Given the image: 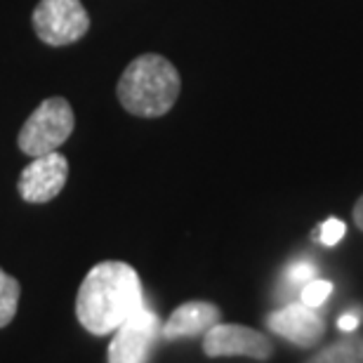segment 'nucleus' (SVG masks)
I'll list each match as a JSON object with an SVG mask.
<instances>
[{
  "label": "nucleus",
  "instance_id": "1",
  "mask_svg": "<svg viewBox=\"0 0 363 363\" xmlns=\"http://www.w3.org/2000/svg\"><path fill=\"white\" fill-rule=\"evenodd\" d=\"M144 307L140 274L118 259L94 264L76 297V316L92 335H111Z\"/></svg>",
  "mask_w": 363,
  "mask_h": 363
},
{
  "label": "nucleus",
  "instance_id": "2",
  "mask_svg": "<svg viewBox=\"0 0 363 363\" xmlns=\"http://www.w3.org/2000/svg\"><path fill=\"white\" fill-rule=\"evenodd\" d=\"M182 81L177 69L161 55H140L123 71L118 99L123 108L140 118H158L175 106Z\"/></svg>",
  "mask_w": 363,
  "mask_h": 363
},
{
  "label": "nucleus",
  "instance_id": "3",
  "mask_svg": "<svg viewBox=\"0 0 363 363\" xmlns=\"http://www.w3.org/2000/svg\"><path fill=\"white\" fill-rule=\"evenodd\" d=\"M74 125L76 116L69 101L64 97H50L21 125L17 144L31 158L52 154L69 140Z\"/></svg>",
  "mask_w": 363,
  "mask_h": 363
},
{
  "label": "nucleus",
  "instance_id": "4",
  "mask_svg": "<svg viewBox=\"0 0 363 363\" xmlns=\"http://www.w3.org/2000/svg\"><path fill=\"white\" fill-rule=\"evenodd\" d=\"M33 28L43 43L62 48L88 33L90 17L81 0H40L33 10Z\"/></svg>",
  "mask_w": 363,
  "mask_h": 363
},
{
  "label": "nucleus",
  "instance_id": "5",
  "mask_svg": "<svg viewBox=\"0 0 363 363\" xmlns=\"http://www.w3.org/2000/svg\"><path fill=\"white\" fill-rule=\"evenodd\" d=\"M161 325L163 323L149 307L137 311L121 328L113 330L108 363H149L151 350L161 335Z\"/></svg>",
  "mask_w": 363,
  "mask_h": 363
},
{
  "label": "nucleus",
  "instance_id": "6",
  "mask_svg": "<svg viewBox=\"0 0 363 363\" xmlns=\"http://www.w3.org/2000/svg\"><path fill=\"white\" fill-rule=\"evenodd\" d=\"M203 352L210 359L220 357H248L255 361H267L274 354L269 337L248 325L236 323H215L203 335Z\"/></svg>",
  "mask_w": 363,
  "mask_h": 363
},
{
  "label": "nucleus",
  "instance_id": "7",
  "mask_svg": "<svg viewBox=\"0 0 363 363\" xmlns=\"http://www.w3.org/2000/svg\"><path fill=\"white\" fill-rule=\"evenodd\" d=\"M69 177V161L62 154L33 158L19 177V194L26 203H48L62 194Z\"/></svg>",
  "mask_w": 363,
  "mask_h": 363
},
{
  "label": "nucleus",
  "instance_id": "8",
  "mask_svg": "<svg viewBox=\"0 0 363 363\" xmlns=\"http://www.w3.org/2000/svg\"><path fill=\"white\" fill-rule=\"evenodd\" d=\"M267 325L276 335L290 340L297 347H314L323 337L325 323L318 311L307 304H286L267 316Z\"/></svg>",
  "mask_w": 363,
  "mask_h": 363
},
{
  "label": "nucleus",
  "instance_id": "9",
  "mask_svg": "<svg viewBox=\"0 0 363 363\" xmlns=\"http://www.w3.org/2000/svg\"><path fill=\"white\" fill-rule=\"evenodd\" d=\"M222 311L213 302H184L172 311L170 318L161 325V335L165 340H182L206 335L215 323H220Z\"/></svg>",
  "mask_w": 363,
  "mask_h": 363
},
{
  "label": "nucleus",
  "instance_id": "10",
  "mask_svg": "<svg viewBox=\"0 0 363 363\" xmlns=\"http://www.w3.org/2000/svg\"><path fill=\"white\" fill-rule=\"evenodd\" d=\"M304 363H363V335L342 337L340 342L323 347Z\"/></svg>",
  "mask_w": 363,
  "mask_h": 363
},
{
  "label": "nucleus",
  "instance_id": "11",
  "mask_svg": "<svg viewBox=\"0 0 363 363\" xmlns=\"http://www.w3.org/2000/svg\"><path fill=\"white\" fill-rule=\"evenodd\" d=\"M19 295H21L19 281L0 269V328L10 325L12 318L17 316Z\"/></svg>",
  "mask_w": 363,
  "mask_h": 363
},
{
  "label": "nucleus",
  "instance_id": "12",
  "mask_svg": "<svg viewBox=\"0 0 363 363\" xmlns=\"http://www.w3.org/2000/svg\"><path fill=\"white\" fill-rule=\"evenodd\" d=\"M333 293V283L330 281H321V279H311L307 286L302 288V304L307 307H318L328 300V295Z\"/></svg>",
  "mask_w": 363,
  "mask_h": 363
},
{
  "label": "nucleus",
  "instance_id": "13",
  "mask_svg": "<svg viewBox=\"0 0 363 363\" xmlns=\"http://www.w3.org/2000/svg\"><path fill=\"white\" fill-rule=\"evenodd\" d=\"M318 229H321V231H318V236H321V243H323V245H335L337 241H342L345 234H347L345 222L335 220V217L325 220Z\"/></svg>",
  "mask_w": 363,
  "mask_h": 363
},
{
  "label": "nucleus",
  "instance_id": "14",
  "mask_svg": "<svg viewBox=\"0 0 363 363\" xmlns=\"http://www.w3.org/2000/svg\"><path fill=\"white\" fill-rule=\"evenodd\" d=\"M288 281L295 283V286H307V283L316 276V267L309 262H297L288 269Z\"/></svg>",
  "mask_w": 363,
  "mask_h": 363
},
{
  "label": "nucleus",
  "instance_id": "15",
  "mask_svg": "<svg viewBox=\"0 0 363 363\" xmlns=\"http://www.w3.org/2000/svg\"><path fill=\"white\" fill-rule=\"evenodd\" d=\"M340 330H345V333H354L357 330V325H359V318L354 316V314H345V316H340Z\"/></svg>",
  "mask_w": 363,
  "mask_h": 363
},
{
  "label": "nucleus",
  "instance_id": "16",
  "mask_svg": "<svg viewBox=\"0 0 363 363\" xmlns=\"http://www.w3.org/2000/svg\"><path fill=\"white\" fill-rule=\"evenodd\" d=\"M354 224L363 231V196L357 201V206H354Z\"/></svg>",
  "mask_w": 363,
  "mask_h": 363
}]
</instances>
